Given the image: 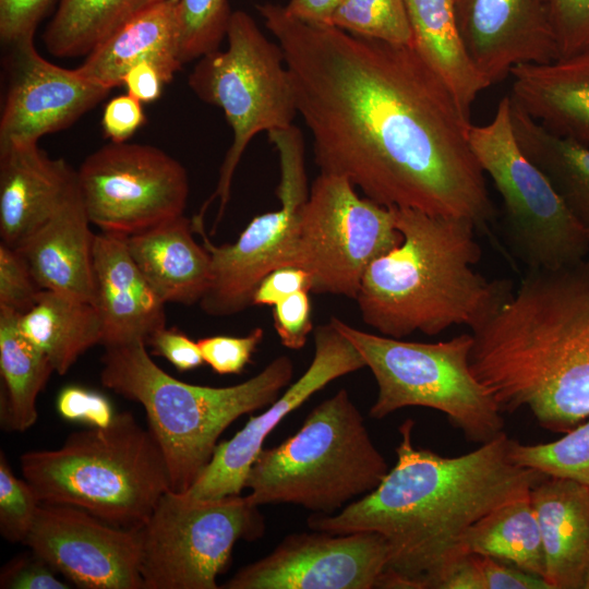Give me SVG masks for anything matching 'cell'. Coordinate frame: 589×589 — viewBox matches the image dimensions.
<instances>
[{"label": "cell", "mask_w": 589, "mask_h": 589, "mask_svg": "<svg viewBox=\"0 0 589 589\" xmlns=\"http://www.w3.org/2000/svg\"><path fill=\"white\" fill-rule=\"evenodd\" d=\"M24 544L80 588L144 589L136 531L76 506L40 503Z\"/></svg>", "instance_id": "2e32d148"}, {"label": "cell", "mask_w": 589, "mask_h": 589, "mask_svg": "<svg viewBox=\"0 0 589 589\" xmlns=\"http://www.w3.org/2000/svg\"><path fill=\"white\" fill-rule=\"evenodd\" d=\"M193 233L192 219L182 215L127 237L134 262L165 303H200L209 286L211 254Z\"/></svg>", "instance_id": "484cf974"}, {"label": "cell", "mask_w": 589, "mask_h": 589, "mask_svg": "<svg viewBox=\"0 0 589 589\" xmlns=\"http://www.w3.org/2000/svg\"><path fill=\"white\" fill-rule=\"evenodd\" d=\"M291 533L268 555L239 569L226 589H372L388 561L376 532Z\"/></svg>", "instance_id": "9a60e30c"}, {"label": "cell", "mask_w": 589, "mask_h": 589, "mask_svg": "<svg viewBox=\"0 0 589 589\" xmlns=\"http://www.w3.org/2000/svg\"><path fill=\"white\" fill-rule=\"evenodd\" d=\"M58 0H0V38L4 45L34 37L38 24Z\"/></svg>", "instance_id": "b9f144b4"}, {"label": "cell", "mask_w": 589, "mask_h": 589, "mask_svg": "<svg viewBox=\"0 0 589 589\" xmlns=\"http://www.w3.org/2000/svg\"><path fill=\"white\" fill-rule=\"evenodd\" d=\"M227 48L200 59L188 77L193 93L219 107L232 130L215 192L200 214L219 199L217 226L230 197L232 179L243 153L261 132L286 129L298 116L296 96L284 52L244 11H233L227 29Z\"/></svg>", "instance_id": "9c48e42d"}, {"label": "cell", "mask_w": 589, "mask_h": 589, "mask_svg": "<svg viewBox=\"0 0 589 589\" xmlns=\"http://www.w3.org/2000/svg\"><path fill=\"white\" fill-rule=\"evenodd\" d=\"M509 457L519 467L589 488V418L552 442L521 444L512 440Z\"/></svg>", "instance_id": "d6a6232c"}, {"label": "cell", "mask_w": 589, "mask_h": 589, "mask_svg": "<svg viewBox=\"0 0 589 589\" xmlns=\"http://www.w3.org/2000/svg\"><path fill=\"white\" fill-rule=\"evenodd\" d=\"M308 290H300L274 305V327L281 344L293 350L302 349L313 329Z\"/></svg>", "instance_id": "ab89813d"}, {"label": "cell", "mask_w": 589, "mask_h": 589, "mask_svg": "<svg viewBox=\"0 0 589 589\" xmlns=\"http://www.w3.org/2000/svg\"><path fill=\"white\" fill-rule=\"evenodd\" d=\"M100 381L141 404L169 470L170 489L185 493L207 467L220 434L240 416L268 407L293 376V363L279 356L237 385L209 387L179 381L149 357L145 341L105 347Z\"/></svg>", "instance_id": "5b68a950"}, {"label": "cell", "mask_w": 589, "mask_h": 589, "mask_svg": "<svg viewBox=\"0 0 589 589\" xmlns=\"http://www.w3.org/2000/svg\"><path fill=\"white\" fill-rule=\"evenodd\" d=\"M558 58L589 48V0H544Z\"/></svg>", "instance_id": "74e56055"}, {"label": "cell", "mask_w": 589, "mask_h": 589, "mask_svg": "<svg viewBox=\"0 0 589 589\" xmlns=\"http://www.w3.org/2000/svg\"><path fill=\"white\" fill-rule=\"evenodd\" d=\"M330 25L395 45H412L405 0H341Z\"/></svg>", "instance_id": "836d02e7"}, {"label": "cell", "mask_w": 589, "mask_h": 589, "mask_svg": "<svg viewBox=\"0 0 589 589\" xmlns=\"http://www.w3.org/2000/svg\"><path fill=\"white\" fill-rule=\"evenodd\" d=\"M510 103L513 130L520 149L589 231V147L552 133L512 99Z\"/></svg>", "instance_id": "f1b7e54d"}, {"label": "cell", "mask_w": 589, "mask_h": 589, "mask_svg": "<svg viewBox=\"0 0 589 589\" xmlns=\"http://www.w3.org/2000/svg\"><path fill=\"white\" fill-rule=\"evenodd\" d=\"M544 551V580L552 589H587L589 488L545 477L530 491Z\"/></svg>", "instance_id": "7402d4cb"}, {"label": "cell", "mask_w": 589, "mask_h": 589, "mask_svg": "<svg viewBox=\"0 0 589 589\" xmlns=\"http://www.w3.org/2000/svg\"><path fill=\"white\" fill-rule=\"evenodd\" d=\"M465 548L467 553L508 562L544 579L542 538L529 497L506 503L479 519L468 530Z\"/></svg>", "instance_id": "4dcf8cb0"}, {"label": "cell", "mask_w": 589, "mask_h": 589, "mask_svg": "<svg viewBox=\"0 0 589 589\" xmlns=\"http://www.w3.org/2000/svg\"><path fill=\"white\" fill-rule=\"evenodd\" d=\"M79 182L56 212L17 249L43 290L93 302L95 233Z\"/></svg>", "instance_id": "603a6c76"}, {"label": "cell", "mask_w": 589, "mask_h": 589, "mask_svg": "<svg viewBox=\"0 0 589 589\" xmlns=\"http://www.w3.org/2000/svg\"><path fill=\"white\" fill-rule=\"evenodd\" d=\"M20 315L0 308V414L3 429L23 432L36 422L37 396L55 369L21 329Z\"/></svg>", "instance_id": "f546056e"}, {"label": "cell", "mask_w": 589, "mask_h": 589, "mask_svg": "<svg viewBox=\"0 0 589 589\" xmlns=\"http://www.w3.org/2000/svg\"><path fill=\"white\" fill-rule=\"evenodd\" d=\"M9 79L0 117V145L38 143L64 130L107 97L109 88L37 51L34 37L10 45Z\"/></svg>", "instance_id": "ac0fdd59"}, {"label": "cell", "mask_w": 589, "mask_h": 589, "mask_svg": "<svg viewBox=\"0 0 589 589\" xmlns=\"http://www.w3.org/2000/svg\"><path fill=\"white\" fill-rule=\"evenodd\" d=\"M41 503L67 504L123 529L137 530L170 489L164 453L128 411L103 428L70 434L57 449L20 457Z\"/></svg>", "instance_id": "8992f818"}, {"label": "cell", "mask_w": 589, "mask_h": 589, "mask_svg": "<svg viewBox=\"0 0 589 589\" xmlns=\"http://www.w3.org/2000/svg\"><path fill=\"white\" fill-rule=\"evenodd\" d=\"M476 589H552L540 576L471 553Z\"/></svg>", "instance_id": "7bdbcfd3"}, {"label": "cell", "mask_w": 589, "mask_h": 589, "mask_svg": "<svg viewBox=\"0 0 589 589\" xmlns=\"http://www.w3.org/2000/svg\"><path fill=\"white\" fill-rule=\"evenodd\" d=\"M471 335V371L502 412L527 409L556 433L589 418V253L528 268Z\"/></svg>", "instance_id": "3957f363"}, {"label": "cell", "mask_w": 589, "mask_h": 589, "mask_svg": "<svg viewBox=\"0 0 589 589\" xmlns=\"http://www.w3.org/2000/svg\"><path fill=\"white\" fill-rule=\"evenodd\" d=\"M587 589H589V581H588V585H587Z\"/></svg>", "instance_id": "f907efd6"}, {"label": "cell", "mask_w": 589, "mask_h": 589, "mask_svg": "<svg viewBox=\"0 0 589 589\" xmlns=\"http://www.w3.org/2000/svg\"><path fill=\"white\" fill-rule=\"evenodd\" d=\"M146 342L153 347L156 354L166 358L180 371L199 368L204 362L197 341L178 328L165 326L152 334Z\"/></svg>", "instance_id": "bcb514c9"}, {"label": "cell", "mask_w": 589, "mask_h": 589, "mask_svg": "<svg viewBox=\"0 0 589 589\" xmlns=\"http://www.w3.org/2000/svg\"><path fill=\"white\" fill-rule=\"evenodd\" d=\"M20 326L60 375L103 339L101 320L92 302L51 290L38 293L33 308L20 315Z\"/></svg>", "instance_id": "83f0119b"}, {"label": "cell", "mask_w": 589, "mask_h": 589, "mask_svg": "<svg viewBox=\"0 0 589 589\" xmlns=\"http://www.w3.org/2000/svg\"><path fill=\"white\" fill-rule=\"evenodd\" d=\"M182 63L218 50L227 36L231 11L228 0H179Z\"/></svg>", "instance_id": "e575fe53"}, {"label": "cell", "mask_w": 589, "mask_h": 589, "mask_svg": "<svg viewBox=\"0 0 589 589\" xmlns=\"http://www.w3.org/2000/svg\"><path fill=\"white\" fill-rule=\"evenodd\" d=\"M388 470L342 388L317 405L297 433L261 450L245 488L257 506L289 503L330 515L376 489Z\"/></svg>", "instance_id": "52a82bcc"}, {"label": "cell", "mask_w": 589, "mask_h": 589, "mask_svg": "<svg viewBox=\"0 0 589 589\" xmlns=\"http://www.w3.org/2000/svg\"><path fill=\"white\" fill-rule=\"evenodd\" d=\"M146 120L142 103L130 94L111 98L101 117L104 134L110 142H127Z\"/></svg>", "instance_id": "f6af8a7d"}, {"label": "cell", "mask_w": 589, "mask_h": 589, "mask_svg": "<svg viewBox=\"0 0 589 589\" xmlns=\"http://www.w3.org/2000/svg\"><path fill=\"white\" fill-rule=\"evenodd\" d=\"M40 501L32 485L11 470L0 454V532L11 543L26 541L37 516Z\"/></svg>", "instance_id": "d590c367"}, {"label": "cell", "mask_w": 589, "mask_h": 589, "mask_svg": "<svg viewBox=\"0 0 589 589\" xmlns=\"http://www.w3.org/2000/svg\"><path fill=\"white\" fill-rule=\"evenodd\" d=\"M165 84L167 83L160 70L147 60L131 67L123 77V85L128 94L142 104L157 100Z\"/></svg>", "instance_id": "c3c4849f"}, {"label": "cell", "mask_w": 589, "mask_h": 589, "mask_svg": "<svg viewBox=\"0 0 589 589\" xmlns=\"http://www.w3.org/2000/svg\"><path fill=\"white\" fill-rule=\"evenodd\" d=\"M469 142L502 197L507 243L528 268H555L589 253V231L520 149L509 96L489 123L470 125Z\"/></svg>", "instance_id": "30bf717a"}, {"label": "cell", "mask_w": 589, "mask_h": 589, "mask_svg": "<svg viewBox=\"0 0 589 589\" xmlns=\"http://www.w3.org/2000/svg\"><path fill=\"white\" fill-rule=\"evenodd\" d=\"M41 290L23 254L1 242L0 308L22 315L33 308Z\"/></svg>", "instance_id": "8d00e7d4"}, {"label": "cell", "mask_w": 589, "mask_h": 589, "mask_svg": "<svg viewBox=\"0 0 589 589\" xmlns=\"http://www.w3.org/2000/svg\"><path fill=\"white\" fill-rule=\"evenodd\" d=\"M264 529L248 495L203 500L169 490L135 530L144 589H217L235 543Z\"/></svg>", "instance_id": "8fae6325"}, {"label": "cell", "mask_w": 589, "mask_h": 589, "mask_svg": "<svg viewBox=\"0 0 589 589\" xmlns=\"http://www.w3.org/2000/svg\"><path fill=\"white\" fill-rule=\"evenodd\" d=\"M401 242L366 268L356 301L362 321L381 335H437L472 329L513 293L505 279L474 269L481 260L476 225L466 218L393 208Z\"/></svg>", "instance_id": "277c9868"}, {"label": "cell", "mask_w": 589, "mask_h": 589, "mask_svg": "<svg viewBox=\"0 0 589 589\" xmlns=\"http://www.w3.org/2000/svg\"><path fill=\"white\" fill-rule=\"evenodd\" d=\"M163 0H58L43 41L59 58L86 56L119 26Z\"/></svg>", "instance_id": "1f68e13d"}, {"label": "cell", "mask_w": 589, "mask_h": 589, "mask_svg": "<svg viewBox=\"0 0 589 589\" xmlns=\"http://www.w3.org/2000/svg\"><path fill=\"white\" fill-rule=\"evenodd\" d=\"M267 134L279 157L276 195L280 206L255 216L233 243L223 245L211 242L204 220L192 218L193 230L202 237L212 260L209 286L200 301L207 315L229 316L244 311L268 273L294 265L300 218L310 193L304 139L293 124Z\"/></svg>", "instance_id": "7c38bea8"}, {"label": "cell", "mask_w": 589, "mask_h": 589, "mask_svg": "<svg viewBox=\"0 0 589 589\" xmlns=\"http://www.w3.org/2000/svg\"><path fill=\"white\" fill-rule=\"evenodd\" d=\"M510 99L552 133L589 147V48L512 69Z\"/></svg>", "instance_id": "d4e9b609"}, {"label": "cell", "mask_w": 589, "mask_h": 589, "mask_svg": "<svg viewBox=\"0 0 589 589\" xmlns=\"http://www.w3.org/2000/svg\"><path fill=\"white\" fill-rule=\"evenodd\" d=\"M393 208L360 197L345 177L320 172L301 214L294 265L311 291L357 298L368 266L398 245Z\"/></svg>", "instance_id": "4fadbf2b"}, {"label": "cell", "mask_w": 589, "mask_h": 589, "mask_svg": "<svg viewBox=\"0 0 589 589\" xmlns=\"http://www.w3.org/2000/svg\"><path fill=\"white\" fill-rule=\"evenodd\" d=\"M314 345L306 371L267 410L251 417L235 436L218 444L207 467L182 494L203 500L240 494L265 438L278 423L332 381L365 368L360 352L330 320L315 328Z\"/></svg>", "instance_id": "e0dca14e"}, {"label": "cell", "mask_w": 589, "mask_h": 589, "mask_svg": "<svg viewBox=\"0 0 589 589\" xmlns=\"http://www.w3.org/2000/svg\"><path fill=\"white\" fill-rule=\"evenodd\" d=\"M341 0H289L285 5L291 16L310 24L330 25Z\"/></svg>", "instance_id": "681fc988"}, {"label": "cell", "mask_w": 589, "mask_h": 589, "mask_svg": "<svg viewBox=\"0 0 589 589\" xmlns=\"http://www.w3.org/2000/svg\"><path fill=\"white\" fill-rule=\"evenodd\" d=\"M92 224L132 236L183 215L190 184L185 168L158 147L109 142L76 170Z\"/></svg>", "instance_id": "5bb4252c"}, {"label": "cell", "mask_w": 589, "mask_h": 589, "mask_svg": "<svg viewBox=\"0 0 589 589\" xmlns=\"http://www.w3.org/2000/svg\"><path fill=\"white\" fill-rule=\"evenodd\" d=\"M256 9L284 52L320 172L388 208L488 228L494 208L469 115L411 46L305 23L272 2Z\"/></svg>", "instance_id": "6da1fadb"}, {"label": "cell", "mask_w": 589, "mask_h": 589, "mask_svg": "<svg viewBox=\"0 0 589 589\" xmlns=\"http://www.w3.org/2000/svg\"><path fill=\"white\" fill-rule=\"evenodd\" d=\"M57 409L64 419L81 421L89 428L107 426L115 417L110 402L103 395L77 386L60 392Z\"/></svg>", "instance_id": "ee69618b"}, {"label": "cell", "mask_w": 589, "mask_h": 589, "mask_svg": "<svg viewBox=\"0 0 589 589\" xmlns=\"http://www.w3.org/2000/svg\"><path fill=\"white\" fill-rule=\"evenodd\" d=\"M412 32L411 47L450 89L470 115L478 95L491 84L478 71L461 39L454 0H405Z\"/></svg>", "instance_id": "4316f807"}, {"label": "cell", "mask_w": 589, "mask_h": 589, "mask_svg": "<svg viewBox=\"0 0 589 589\" xmlns=\"http://www.w3.org/2000/svg\"><path fill=\"white\" fill-rule=\"evenodd\" d=\"M461 39L490 83L513 68L558 58L544 0H454Z\"/></svg>", "instance_id": "d6986e66"}, {"label": "cell", "mask_w": 589, "mask_h": 589, "mask_svg": "<svg viewBox=\"0 0 589 589\" xmlns=\"http://www.w3.org/2000/svg\"><path fill=\"white\" fill-rule=\"evenodd\" d=\"M264 332L254 328L242 337L212 336L197 340L204 362L218 374H238L251 360Z\"/></svg>", "instance_id": "f35d334b"}, {"label": "cell", "mask_w": 589, "mask_h": 589, "mask_svg": "<svg viewBox=\"0 0 589 589\" xmlns=\"http://www.w3.org/2000/svg\"><path fill=\"white\" fill-rule=\"evenodd\" d=\"M330 321L374 375L377 397L369 412L373 419L419 406L444 413L474 443L489 442L504 432L500 406L471 371V334L414 342L363 332L338 317Z\"/></svg>", "instance_id": "ba28073f"}, {"label": "cell", "mask_w": 589, "mask_h": 589, "mask_svg": "<svg viewBox=\"0 0 589 589\" xmlns=\"http://www.w3.org/2000/svg\"><path fill=\"white\" fill-rule=\"evenodd\" d=\"M76 183V170L38 143L0 145L1 242L20 249Z\"/></svg>", "instance_id": "44dd1931"}, {"label": "cell", "mask_w": 589, "mask_h": 589, "mask_svg": "<svg viewBox=\"0 0 589 589\" xmlns=\"http://www.w3.org/2000/svg\"><path fill=\"white\" fill-rule=\"evenodd\" d=\"M414 422L399 426L396 464L372 492L337 514L313 513L311 530L376 532L388 544L377 588L436 589L468 554V530L493 509L524 497L545 476L514 464L505 433L469 453L445 457L412 443Z\"/></svg>", "instance_id": "7a4b0ae2"}, {"label": "cell", "mask_w": 589, "mask_h": 589, "mask_svg": "<svg viewBox=\"0 0 589 589\" xmlns=\"http://www.w3.org/2000/svg\"><path fill=\"white\" fill-rule=\"evenodd\" d=\"M180 39L179 0H163L119 26L76 69L86 79L111 89L123 85L131 67L147 60L160 70L168 84L183 65Z\"/></svg>", "instance_id": "cb8c5ba5"}, {"label": "cell", "mask_w": 589, "mask_h": 589, "mask_svg": "<svg viewBox=\"0 0 589 589\" xmlns=\"http://www.w3.org/2000/svg\"><path fill=\"white\" fill-rule=\"evenodd\" d=\"M300 290L311 291V276L303 268L284 266L268 273L256 287L252 305H275Z\"/></svg>", "instance_id": "7dc6e473"}, {"label": "cell", "mask_w": 589, "mask_h": 589, "mask_svg": "<svg viewBox=\"0 0 589 589\" xmlns=\"http://www.w3.org/2000/svg\"><path fill=\"white\" fill-rule=\"evenodd\" d=\"M93 304L103 324L104 347L148 337L166 326L165 302L134 262L127 237L95 235Z\"/></svg>", "instance_id": "ffe728a7"}, {"label": "cell", "mask_w": 589, "mask_h": 589, "mask_svg": "<svg viewBox=\"0 0 589 589\" xmlns=\"http://www.w3.org/2000/svg\"><path fill=\"white\" fill-rule=\"evenodd\" d=\"M2 589H64L67 584L56 576V570L31 550L11 558L1 569Z\"/></svg>", "instance_id": "60d3db41"}]
</instances>
